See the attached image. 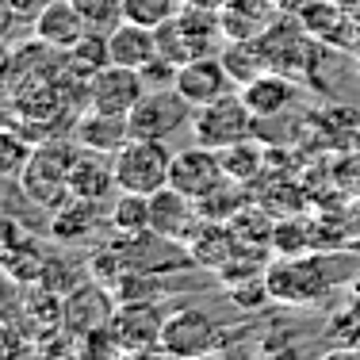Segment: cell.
<instances>
[{
  "instance_id": "6da1fadb",
  "label": "cell",
  "mask_w": 360,
  "mask_h": 360,
  "mask_svg": "<svg viewBox=\"0 0 360 360\" xmlns=\"http://www.w3.org/2000/svg\"><path fill=\"white\" fill-rule=\"evenodd\" d=\"M219 12H211V8H180L169 23H161L158 27V46H161V58H169V62L176 65H188L195 62V58H207L215 54V39H219Z\"/></svg>"
},
{
  "instance_id": "7a4b0ae2",
  "label": "cell",
  "mask_w": 360,
  "mask_h": 360,
  "mask_svg": "<svg viewBox=\"0 0 360 360\" xmlns=\"http://www.w3.org/2000/svg\"><path fill=\"white\" fill-rule=\"evenodd\" d=\"M115 165V188L119 192H139L153 195L169 188V169H173V153L158 139H131L123 150L111 158Z\"/></svg>"
},
{
  "instance_id": "3957f363",
  "label": "cell",
  "mask_w": 360,
  "mask_h": 360,
  "mask_svg": "<svg viewBox=\"0 0 360 360\" xmlns=\"http://www.w3.org/2000/svg\"><path fill=\"white\" fill-rule=\"evenodd\" d=\"M253 131H257V115L242 100V92H230V96H222L207 108H195V119H192L195 142L211 146L219 153L238 146V142H250Z\"/></svg>"
},
{
  "instance_id": "277c9868",
  "label": "cell",
  "mask_w": 360,
  "mask_h": 360,
  "mask_svg": "<svg viewBox=\"0 0 360 360\" xmlns=\"http://www.w3.org/2000/svg\"><path fill=\"white\" fill-rule=\"evenodd\" d=\"M264 288H269L272 303L307 307V303H319L326 291L333 288V280L322 269L319 257H284V261H276L264 272Z\"/></svg>"
},
{
  "instance_id": "5b68a950",
  "label": "cell",
  "mask_w": 360,
  "mask_h": 360,
  "mask_svg": "<svg viewBox=\"0 0 360 360\" xmlns=\"http://www.w3.org/2000/svg\"><path fill=\"white\" fill-rule=\"evenodd\" d=\"M222 345V322L207 314L203 307H184V311L165 314V330H161V349H169L176 360H195L219 353Z\"/></svg>"
},
{
  "instance_id": "8992f818",
  "label": "cell",
  "mask_w": 360,
  "mask_h": 360,
  "mask_svg": "<svg viewBox=\"0 0 360 360\" xmlns=\"http://www.w3.org/2000/svg\"><path fill=\"white\" fill-rule=\"evenodd\" d=\"M195 108L180 96L176 89H146V96L131 111V131L134 139H173L176 131L192 127Z\"/></svg>"
},
{
  "instance_id": "52a82bcc",
  "label": "cell",
  "mask_w": 360,
  "mask_h": 360,
  "mask_svg": "<svg viewBox=\"0 0 360 360\" xmlns=\"http://www.w3.org/2000/svg\"><path fill=\"white\" fill-rule=\"evenodd\" d=\"M111 338H115L119 353L134 356L146 349L161 345V330H165V314L153 307V299H134V303H119L111 314Z\"/></svg>"
},
{
  "instance_id": "ba28073f",
  "label": "cell",
  "mask_w": 360,
  "mask_h": 360,
  "mask_svg": "<svg viewBox=\"0 0 360 360\" xmlns=\"http://www.w3.org/2000/svg\"><path fill=\"white\" fill-rule=\"evenodd\" d=\"M226 165H222V153L211 150V146H188V150L173 153V169H169V188L192 195V200H203L211 195L219 184H226Z\"/></svg>"
},
{
  "instance_id": "9c48e42d",
  "label": "cell",
  "mask_w": 360,
  "mask_h": 360,
  "mask_svg": "<svg viewBox=\"0 0 360 360\" xmlns=\"http://www.w3.org/2000/svg\"><path fill=\"white\" fill-rule=\"evenodd\" d=\"M115 291L104 288L100 280H84V284H77L70 295L62 299V314H65V330L70 333H96V330H108L111 326V314H115Z\"/></svg>"
},
{
  "instance_id": "30bf717a",
  "label": "cell",
  "mask_w": 360,
  "mask_h": 360,
  "mask_svg": "<svg viewBox=\"0 0 360 360\" xmlns=\"http://www.w3.org/2000/svg\"><path fill=\"white\" fill-rule=\"evenodd\" d=\"M73 146H39L31 153L27 169H23V184H27V195L39 203H50V200H62L70 195L65 188V173H70V161H73ZM54 207V203H50Z\"/></svg>"
},
{
  "instance_id": "8fae6325",
  "label": "cell",
  "mask_w": 360,
  "mask_h": 360,
  "mask_svg": "<svg viewBox=\"0 0 360 360\" xmlns=\"http://www.w3.org/2000/svg\"><path fill=\"white\" fill-rule=\"evenodd\" d=\"M142 96H146V81H142L139 70H127V65H104L96 77H89V108H96V111L131 115Z\"/></svg>"
},
{
  "instance_id": "7c38bea8",
  "label": "cell",
  "mask_w": 360,
  "mask_h": 360,
  "mask_svg": "<svg viewBox=\"0 0 360 360\" xmlns=\"http://www.w3.org/2000/svg\"><path fill=\"white\" fill-rule=\"evenodd\" d=\"M176 92L192 108H207V104H215V100H222V96L234 92V77H230V70H226L222 58L207 54V58H195V62L180 65Z\"/></svg>"
},
{
  "instance_id": "4fadbf2b",
  "label": "cell",
  "mask_w": 360,
  "mask_h": 360,
  "mask_svg": "<svg viewBox=\"0 0 360 360\" xmlns=\"http://www.w3.org/2000/svg\"><path fill=\"white\" fill-rule=\"evenodd\" d=\"M65 188H70V200H84V203H104L115 188V165H111L108 153H92L77 146L70 173H65Z\"/></svg>"
},
{
  "instance_id": "5bb4252c",
  "label": "cell",
  "mask_w": 360,
  "mask_h": 360,
  "mask_svg": "<svg viewBox=\"0 0 360 360\" xmlns=\"http://www.w3.org/2000/svg\"><path fill=\"white\" fill-rule=\"evenodd\" d=\"M150 219H153V234L173 238V242L188 245V238L195 234V226L203 222L200 203L192 195L176 192V188H161L150 195Z\"/></svg>"
},
{
  "instance_id": "9a60e30c",
  "label": "cell",
  "mask_w": 360,
  "mask_h": 360,
  "mask_svg": "<svg viewBox=\"0 0 360 360\" xmlns=\"http://www.w3.org/2000/svg\"><path fill=\"white\" fill-rule=\"evenodd\" d=\"M134 139L131 131V115H111V111H96V108H84L81 119L73 123V142L81 150L92 153H108L115 158L127 142Z\"/></svg>"
},
{
  "instance_id": "2e32d148",
  "label": "cell",
  "mask_w": 360,
  "mask_h": 360,
  "mask_svg": "<svg viewBox=\"0 0 360 360\" xmlns=\"http://www.w3.org/2000/svg\"><path fill=\"white\" fill-rule=\"evenodd\" d=\"M108 50H111V65L146 70V65L161 54L158 27H146V23H134V20H119L115 27L108 31Z\"/></svg>"
},
{
  "instance_id": "e0dca14e",
  "label": "cell",
  "mask_w": 360,
  "mask_h": 360,
  "mask_svg": "<svg viewBox=\"0 0 360 360\" xmlns=\"http://www.w3.org/2000/svg\"><path fill=\"white\" fill-rule=\"evenodd\" d=\"M89 31H92L89 20L81 15V8H77L73 0H50V4L35 15V39H42L54 50H62V54L70 46H77Z\"/></svg>"
},
{
  "instance_id": "ac0fdd59",
  "label": "cell",
  "mask_w": 360,
  "mask_h": 360,
  "mask_svg": "<svg viewBox=\"0 0 360 360\" xmlns=\"http://www.w3.org/2000/svg\"><path fill=\"white\" fill-rule=\"evenodd\" d=\"M242 100L250 104V111L257 119H272V115H284V111L295 104V84L288 81L284 73H269L264 70L261 77H253V81H245L242 89Z\"/></svg>"
},
{
  "instance_id": "d6986e66",
  "label": "cell",
  "mask_w": 360,
  "mask_h": 360,
  "mask_svg": "<svg viewBox=\"0 0 360 360\" xmlns=\"http://www.w3.org/2000/svg\"><path fill=\"white\" fill-rule=\"evenodd\" d=\"M188 253L195 264H207V269H222L230 264V257L238 253V238L230 230V222H207L203 219L195 226V234L188 238Z\"/></svg>"
},
{
  "instance_id": "ffe728a7",
  "label": "cell",
  "mask_w": 360,
  "mask_h": 360,
  "mask_svg": "<svg viewBox=\"0 0 360 360\" xmlns=\"http://www.w3.org/2000/svg\"><path fill=\"white\" fill-rule=\"evenodd\" d=\"M62 65L65 73L81 77V81H89V77H96L104 65H111V50H108V31L92 27L89 35H84L77 46H70L62 54Z\"/></svg>"
},
{
  "instance_id": "44dd1931",
  "label": "cell",
  "mask_w": 360,
  "mask_h": 360,
  "mask_svg": "<svg viewBox=\"0 0 360 360\" xmlns=\"http://www.w3.org/2000/svg\"><path fill=\"white\" fill-rule=\"evenodd\" d=\"M108 222L115 226V234H123L127 242L131 238H142L153 230V219H150V195H139V192H115V203H111V215Z\"/></svg>"
},
{
  "instance_id": "7402d4cb",
  "label": "cell",
  "mask_w": 360,
  "mask_h": 360,
  "mask_svg": "<svg viewBox=\"0 0 360 360\" xmlns=\"http://www.w3.org/2000/svg\"><path fill=\"white\" fill-rule=\"evenodd\" d=\"M222 62H226V70H230V77H234L238 89L269 70V58L261 54V46H257L253 39H234V42H230V50L222 54Z\"/></svg>"
},
{
  "instance_id": "603a6c76",
  "label": "cell",
  "mask_w": 360,
  "mask_h": 360,
  "mask_svg": "<svg viewBox=\"0 0 360 360\" xmlns=\"http://www.w3.org/2000/svg\"><path fill=\"white\" fill-rule=\"evenodd\" d=\"M195 203H200V215L207 222H230L245 207V184L226 180V184H219L211 195H203V200H195Z\"/></svg>"
},
{
  "instance_id": "cb8c5ba5",
  "label": "cell",
  "mask_w": 360,
  "mask_h": 360,
  "mask_svg": "<svg viewBox=\"0 0 360 360\" xmlns=\"http://www.w3.org/2000/svg\"><path fill=\"white\" fill-rule=\"evenodd\" d=\"M50 230H54L58 242H77V238L92 234L96 230V203H84V200L62 203V215L54 219Z\"/></svg>"
},
{
  "instance_id": "d4e9b609",
  "label": "cell",
  "mask_w": 360,
  "mask_h": 360,
  "mask_svg": "<svg viewBox=\"0 0 360 360\" xmlns=\"http://www.w3.org/2000/svg\"><path fill=\"white\" fill-rule=\"evenodd\" d=\"M222 165H226V176L238 180V184H253L261 176V150L250 142H238L230 150H222Z\"/></svg>"
},
{
  "instance_id": "484cf974",
  "label": "cell",
  "mask_w": 360,
  "mask_h": 360,
  "mask_svg": "<svg viewBox=\"0 0 360 360\" xmlns=\"http://www.w3.org/2000/svg\"><path fill=\"white\" fill-rule=\"evenodd\" d=\"M180 0H123V20L146 23V27H161L180 12Z\"/></svg>"
},
{
  "instance_id": "4316f807",
  "label": "cell",
  "mask_w": 360,
  "mask_h": 360,
  "mask_svg": "<svg viewBox=\"0 0 360 360\" xmlns=\"http://www.w3.org/2000/svg\"><path fill=\"white\" fill-rule=\"evenodd\" d=\"M73 4L81 8L89 27H100V31H111L123 20V0H73Z\"/></svg>"
},
{
  "instance_id": "83f0119b",
  "label": "cell",
  "mask_w": 360,
  "mask_h": 360,
  "mask_svg": "<svg viewBox=\"0 0 360 360\" xmlns=\"http://www.w3.org/2000/svg\"><path fill=\"white\" fill-rule=\"evenodd\" d=\"M303 222L288 219V222H276V234H272V250L284 253V257H303L307 242H311V234H303Z\"/></svg>"
},
{
  "instance_id": "f1b7e54d",
  "label": "cell",
  "mask_w": 360,
  "mask_h": 360,
  "mask_svg": "<svg viewBox=\"0 0 360 360\" xmlns=\"http://www.w3.org/2000/svg\"><path fill=\"white\" fill-rule=\"evenodd\" d=\"M142 73V81H146V89H176V73H180V65L176 62H169V58H153Z\"/></svg>"
},
{
  "instance_id": "f546056e",
  "label": "cell",
  "mask_w": 360,
  "mask_h": 360,
  "mask_svg": "<svg viewBox=\"0 0 360 360\" xmlns=\"http://www.w3.org/2000/svg\"><path fill=\"white\" fill-rule=\"evenodd\" d=\"M46 4H50V0H8V12L20 15V20H35Z\"/></svg>"
},
{
  "instance_id": "4dcf8cb0",
  "label": "cell",
  "mask_w": 360,
  "mask_h": 360,
  "mask_svg": "<svg viewBox=\"0 0 360 360\" xmlns=\"http://www.w3.org/2000/svg\"><path fill=\"white\" fill-rule=\"evenodd\" d=\"M123 360H176V356L158 345V349H146V353H134V356H123Z\"/></svg>"
},
{
  "instance_id": "1f68e13d",
  "label": "cell",
  "mask_w": 360,
  "mask_h": 360,
  "mask_svg": "<svg viewBox=\"0 0 360 360\" xmlns=\"http://www.w3.org/2000/svg\"><path fill=\"white\" fill-rule=\"evenodd\" d=\"M322 360H360V349H333V353H326Z\"/></svg>"
},
{
  "instance_id": "d6a6232c",
  "label": "cell",
  "mask_w": 360,
  "mask_h": 360,
  "mask_svg": "<svg viewBox=\"0 0 360 360\" xmlns=\"http://www.w3.org/2000/svg\"><path fill=\"white\" fill-rule=\"evenodd\" d=\"M188 4H195V8H211V12H219L226 0H188Z\"/></svg>"
},
{
  "instance_id": "836d02e7",
  "label": "cell",
  "mask_w": 360,
  "mask_h": 360,
  "mask_svg": "<svg viewBox=\"0 0 360 360\" xmlns=\"http://www.w3.org/2000/svg\"><path fill=\"white\" fill-rule=\"evenodd\" d=\"M195 360H222L219 353H207V356H195Z\"/></svg>"
},
{
  "instance_id": "e575fe53",
  "label": "cell",
  "mask_w": 360,
  "mask_h": 360,
  "mask_svg": "<svg viewBox=\"0 0 360 360\" xmlns=\"http://www.w3.org/2000/svg\"><path fill=\"white\" fill-rule=\"evenodd\" d=\"M245 360H269V356H245Z\"/></svg>"
}]
</instances>
